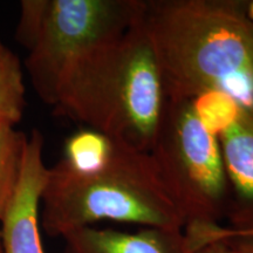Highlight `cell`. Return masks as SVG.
Here are the masks:
<instances>
[{"label": "cell", "instance_id": "cell-3", "mask_svg": "<svg viewBox=\"0 0 253 253\" xmlns=\"http://www.w3.org/2000/svg\"><path fill=\"white\" fill-rule=\"evenodd\" d=\"M103 220L184 229L150 153L115 141L113 156L101 171L77 175L60 162L49 168L41 196L46 233L63 238Z\"/></svg>", "mask_w": 253, "mask_h": 253}, {"label": "cell", "instance_id": "cell-9", "mask_svg": "<svg viewBox=\"0 0 253 253\" xmlns=\"http://www.w3.org/2000/svg\"><path fill=\"white\" fill-rule=\"evenodd\" d=\"M115 141L94 129H81L65 142L63 156L59 161L77 175L101 171L113 156Z\"/></svg>", "mask_w": 253, "mask_h": 253}, {"label": "cell", "instance_id": "cell-1", "mask_svg": "<svg viewBox=\"0 0 253 253\" xmlns=\"http://www.w3.org/2000/svg\"><path fill=\"white\" fill-rule=\"evenodd\" d=\"M141 23L168 100L220 89L253 109L250 0H143Z\"/></svg>", "mask_w": 253, "mask_h": 253}, {"label": "cell", "instance_id": "cell-10", "mask_svg": "<svg viewBox=\"0 0 253 253\" xmlns=\"http://www.w3.org/2000/svg\"><path fill=\"white\" fill-rule=\"evenodd\" d=\"M25 91L20 60L0 41V126H15L21 121Z\"/></svg>", "mask_w": 253, "mask_h": 253}, {"label": "cell", "instance_id": "cell-15", "mask_svg": "<svg viewBox=\"0 0 253 253\" xmlns=\"http://www.w3.org/2000/svg\"><path fill=\"white\" fill-rule=\"evenodd\" d=\"M194 253H235V251L226 240H218L198 249Z\"/></svg>", "mask_w": 253, "mask_h": 253}, {"label": "cell", "instance_id": "cell-16", "mask_svg": "<svg viewBox=\"0 0 253 253\" xmlns=\"http://www.w3.org/2000/svg\"><path fill=\"white\" fill-rule=\"evenodd\" d=\"M250 11H251V14L253 17V0L252 1H250Z\"/></svg>", "mask_w": 253, "mask_h": 253}, {"label": "cell", "instance_id": "cell-17", "mask_svg": "<svg viewBox=\"0 0 253 253\" xmlns=\"http://www.w3.org/2000/svg\"><path fill=\"white\" fill-rule=\"evenodd\" d=\"M0 253H2V248H1V238H0Z\"/></svg>", "mask_w": 253, "mask_h": 253}, {"label": "cell", "instance_id": "cell-12", "mask_svg": "<svg viewBox=\"0 0 253 253\" xmlns=\"http://www.w3.org/2000/svg\"><path fill=\"white\" fill-rule=\"evenodd\" d=\"M191 103L199 122L216 137L237 121L243 108L230 94L220 89L204 91Z\"/></svg>", "mask_w": 253, "mask_h": 253}, {"label": "cell", "instance_id": "cell-8", "mask_svg": "<svg viewBox=\"0 0 253 253\" xmlns=\"http://www.w3.org/2000/svg\"><path fill=\"white\" fill-rule=\"evenodd\" d=\"M65 253H194L183 230L143 227L137 232L84 227L63 237Z\"/></svg>", "mask_w": 253, "mask_h": 253}, {"label": "cell", "instance_id": "cell-2", "mask_svg": "<svg viewBox=\"0 0 253 253\" xmlns=\"http://www.w3.org/2000/svg\"><path fill=\"white\" fill-rule=\"evenodd\" d=\"M167 101L156 56L140 18L75 68L53 108L56 115L150 153Z\"/></svg>", "mask_w": 253, "mask_h": 253}, {"label": "cell", "instance_id": "cell-5", "mask_svg": "<svg viewBox=\"0 0 253 253\" xmlns=\"http://www.w3.org/2000/svg\"><path fill=\"white\" fill-rule=\"evenodd\" d=\"M150 155L185 225L220 224L229 201L223 155L218 137L199 122L191 101H167Z\"/></svg>", "mask_w": 253, "mask_h": 253}, {"label": "cell", "instance_id": "cell-7", "mask_svg": "<svg viewBox=\"0 0 253 253\" xmlns=\"http://www.w3.org/2000/svg\"><path fill=\"white\" fill-rule=\"evenodd\" d=\"M229 183L225 217L231 229H253V109L218 136Z\"/></svg>", "mask_w": 253, "mask_h": 253}, {"label": "cell", "instance_id": "cell-13", "mask_svg": "<svg viewBox=\"0 0 253 253\" xmlns=\"http://www.w3.org/2000/svg\"><path fill=\"white\" fill-rule=\"evenodd\" d=\"M184 235L188 239V243L192 252L198 249L210 244V243L218 242V240H226L233 237L240 236H252L253 229L235 230L231 227L223 226L220 224L211 223H192L184 226Z\"/></svg>", "mask_w": 253, "mask_h": 253}, {"label": "cell", "instance_id": "cell-11", "mask_svg": "<svg viewBox=\"0 0 253 253\" xmlns=\"http://www.w3.org/2000/svg\"><path fill=\"white\" fill-rule=\"evenodd\" d=\"M26 141L15 126H0V220L18 186Z\"/></svg>", "mask_w": 253, "mask_h": 253}, {"label": "cell", "instance_id": "cell-4", "mask_svg": "<svg viewBox=\"0 0 253 253\" xmlns=\"http://www.w3.org/2000/svg\"><path fill=\"white\" fill-rule=\"evenodd\" d=\"M143 0H23L15 36L34 90L54 107L75 68L140 20Z\"/></svg>", "mask_w": 253, "mask_h": 253}, {"label": "cell", "instance_id": "cell-14", "mask_svg": "<svg viewBox=\"0 0 253 253\" xmlns=\"http://www.w3.org/2000/svg\"><path fill=\"white\" fill-rule=\"evenodd\" d=\"M235 253H253V237L240 236L226 239Z\"/></svg>", "mask_w": 253, "mask_h": 253}, {"label": "cell", "instance_id": "cell-6", "mask_svg": "<svg viewBox=\"0 0 253 253\" xmlns=\"http://www.w3.org/2000/svg\"><path fill=\"white\" fill-rule=\"evenodd\" d=\"M48 170L43 161V136L34 129L27 135L18 186L0 220L2 253H45L40 205Z\"/></svg>", "mask_w": 253, "mask_h": 253}]
</instances>
